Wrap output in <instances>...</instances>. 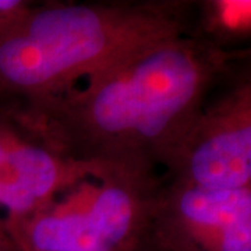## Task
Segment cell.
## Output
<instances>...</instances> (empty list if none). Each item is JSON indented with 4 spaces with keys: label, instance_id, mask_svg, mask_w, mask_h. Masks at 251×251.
Returning <instances> with one entry per match:
<instances>
[{
    "label": "cell",
    "instance_id": "cell-1",
    "mask_svg": "<svg viewBox=\"0 0 251 251\" xmlns=\"http://www.w3.org/2000/svg\"><path fill=\"white\" fill-rule=\"evenodd\" d=\"M230 63L227 50L183 35L7 115L99 180L155 179Z\"/></svg>",
    "mask_w": 251,
    "mask_h": 251
},
{
    "label": "cell",
    "instance_id": "cell-2",
    "mask_svg": "<svg viewBox=\"0 0 251 251\" xmlns=\"http://www.w3.org/2000/svg\"><path fill=\"white\" fill-rule=\"evenodd\" d=\"M177 0L48 3L0 38V90L21 100L72 88L162 42L194 34Z\"/></svg>",
    "mask_w": 251,
    "mask_h": 251
},
{
    "label": "cell",
    "instance_id": "cell-3",
    "mask_svg": "<svg viewBox=\"0 0 251 251\" xmlns=\"http://www.w3.org/2000/svg\"><path fill=\"white\" fill-rule=\"evenodd\" d=\"M81 206L3 221L17 251H134L151 229L161 177L109 176Z\"/></svg>",
    "mask_w": 251,
    "mask_h": 251
},
{
    "label": "cell",
    "instance_id": "cell-4",
    "mask_svg": "<svg viewBox=\"0 0 251 251\" xmlns=\"http://www.w3.org/2000/svg\"><path fill=\"white\" fill-rule=\"evenodd\" d=\"M233 63L208 94L162 177L251 190V57Z\"/></svg>",
    "mask_w": 251,
    "mask_h": 251
},
{
    "label": "cell",
    "instance_id": "cell-5",
    "mask_svg": "<svg viewBox=\"0 0 251 251\" xmlns=\"http://www.w3.org/2000/svg\"><path fill=\"white\" fill-rule=\"evenodd\" d=\"M150 232L175 251H251V190L162 177Z\"/></svg>",
    "mask_w": 251,
    "mask_h": 251
},
{
    "label": "cell",
    "instance_id": "cell-6",
    "mask_svg": "<svg viewBox=\"0 0 251 251\" xmlns=\"http://www.w3.org/2000/svg\"><path fill=\"white\" fill-rule=\"evenodd\" d=\"M99 173L73 161L16 123L0 117V224L45 212L64 191Z\"/></svg>",
    "mask_w": 251,
    "mask_h": 251
},
{
    "label": "cell",
    "instance_id": "cell-7",
    "mask_svg": "<svg viewBox=\"0 0 251 251\" xmlns=\"http://www.w3.org/2000/svg\"><path fill=\"white\" fill-rule=\"evenodd\" d=\"M194 34L226 50L251 38V0H206L194 10Z\"/></svg>",
    "mask_w": 251,
    "mask_h": 251
},
{
    "label": "cell",
    "instance_id": "cell-8",
    "mask_svg": "<svg viewBox=\"0 0 251 251\" xmlns=\"http://www.w3.org/2000/svg\"><path fill=\"white\" fill-rule=\"evenodd\" d=\"M34 6L24 0H0V38L17 28Z\"/></svg>",
    "mask_w": 251,
    "mask_h": 251
},
{
    "label": "cell",
    "instance_id": "cell-9",
    "mask_svg": "<svg viewBox=\"0 0 251 251\" xmlns=\"http://www.w3.org/2000/svg\"><path fill=\"white\" fill-rule=\"evenodd\" d=\"M134 251H175L166 247L165 244H162L161 242H158L155 237H153L151 232H148V234L144 237V240L140 243V246L135 249Z\"/></svg>",
    "mask_w": 251,
    "mask_h": 251
},
{
    "label": "cell",
    "instance_id": "cell-10",
    "mask_svg": "<svg viewBox=\"0 0 251 251\" xmlns=\"http://www.w3.org/2000/svg\"><path fill=\"white\" fill-rule=\"evenodd\" d=\"M227 56L232 60H240V59H247L251 57V46L243 48V49H234V50H227Z\"/></svg>",
    "mask_w": 251,
    "mask_h": 251
},
{
    "label": "cell",
    "instance_id": "cell-11",
    "mask_svg": "<svg viewBox=\"0 0 251 251\" xmlns=\"http://www.w3.org/2000/svg\"><path fill=\"white\" fill-rule=\"evenodd\" d=\"M0 251H17L9 239V236L4 232V227L0 229Z\"/></svg>",
    "mask_w": 251,
    "mask_h": 251
},
{
    "label": "cell",
    "instance_id": "cell-12",
    "mask_svg": "<svg viewBox=\"0 0 251 251\" xmlns=\"http://www.w3.org/2000/svg\"><path fill=\"white\" fill-rule=\"evenodd\" d=\"M0 229H3V224H0Z\"/></svg>",
    "mask_w": 251,
    "mask_h": 251
},
{
    "label": "cell",
    "instance_id": "cell-13",
    "mask_svg": "<svg viewBox=\"0 0 251 251\" xmlns=\"http://www.w3.org/2000/svg\"><path fill=\"white\" fill-rule=\"evenodd\" d=\"M0 95H1V90H0Z\"/></svg>",
    "mask_w": 251,
    "mask_h": 251
}]
</instances>
